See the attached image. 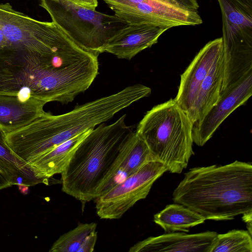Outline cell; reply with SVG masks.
Listing matches in <instances>:
<instances>
[{"mask_svg":"<svg viewBox=\"0 0 252 252\" xmlns=\"http://www.w3.org/2000/svg\"><path fill=\"white\" fill-rule=\"evenodd\" d=\"M46 103L35 98L0 95V128L4 133L24 126L44 113Z\"/></svg>","mask_w":252,"mask_h":252,"instance_id":"15","label":"cell"},{"mask_svg":"<svg viewBox=\"0 0 252 252\" xmlns=\"http://www.w3.org/2000/svg\"><path fill=\"white\" fill-rule=\"evenodd\" d=\"M169 4L181 8L197 10L199 8L198 0H162Z\"/></svg>","mask_w":252,"mask_h":252,"instance_id":"23","label":"cell"},{"mask_svg":"<svg viewBox=\"0 0 252 252\" xmlns=\"http://www.w3.org/2000/svg\"><path fill=\"white\" fill-rule=\"evenodd\" d=\"M223 76L222 51L200 85L194 105L193 123L202 118L219 100Z\"/></svg>","mask_w":252,"mask_h":252,"instance_id":"17","label":"cell"},{"mask_svg":"<svg viewBox=\"0 0 252 252\" xmlns=\"http://www.w3.org/2000/svg\"><path fill=\"white\" fill-rule=\"evenodd\" d=\"M82 6L95 10L97 6V0H69Z\"/></svg>","mask_w":252,"mask_h":252,"instance_id":"25","label":"cell"},{"mask_svg":"<svg viewBox=\"0 0 252 252\" xmlns=\"http://www.w3.org/2000/svg\"><path fill=\"white\" fill-rule=\"evenodd\" d=\"M206 220L199 214L180 204L167 205L154 216V222L165 232H189L193 226L203 223Z\"/></svg>","mask_w":252,"mask_h":252,"instance_id":"18","label":"cell"},{"mask_svg":"<svg viewBox=\"0 0 252 252\" xmlns=\"http://www.w3.org/2000/svg\"><path fill=\"white\" fill-rule=\"evenodd\" d=\"M112 9L133 6L145 0H103Z\"/></svg>","mask_w":252,"mask_h":252,"instance_id":"24","label":"cell"},{"mask_svg":"<svg viewBox=\"0 0 252 252\" xmlns=\"http://www.w3.org/2000/svg\"><path fill=\"white\" fill-rule=\"evenodd\" d=\"M126 115L114 123L92 129L77 147L62 174V190L85 203L98 190L135 133Z\"/></svg>","mask_w":252,"mask_h":252,"instance_id":"4","label":"cell"},{"mask_svg":"<svg viewBox=\"0 0 252 252\" xmlns=\"http://www.w3.org/2000/svg\"><path fill=\"white\" fill-rule=\"evenodd\" d=\"M13 185L31 186L29 182L18 169L0 158V190Z\"/></svg>","mask_w":252,"mask_h":252,"instance_id":"22","label":"cell"},{"mask_svg":"<svg viewBox=\"0 0 252 252\" xmlns=\"http://www.w3.org/2000/svg\"><path fill=\"white\" fill-rule=\"evenodd\" d=\"M39 5L72 41L97 56L108 40L128 24L109 15L77 4L69 0H39Z\"/></svg>","mask_w":252,"mask_h":252,"instance_id":"6","label":"cell"},{"mask_svg":"<svg viewBox=\"0 0 252 252\" xmlns=\"http://www.w3.org/2000/svg\"><path fill=\"white\" fill-rule=\"evenodd\" d=\"M217 235L216 232L210 231L191 234L168 232L139 241L130 247L128 251L210 252Z\"/></svg>","mask_w":252,"mask_h":252,"instance_id":"13","label":"cell"},{"mask_svg":"<svg viewBox=\"0 0 252 252\" xmlns=\"http://www.w3.org/2000/svg\"><path fill=\"white\" fill-rule=\"evenodd\" d=\"M193 123L174 99L148 111L135 133L147 144L155 160L172 173H181L194 152Z\"/></svg>","mask_w":252,"mask_h":252,"instance_id":"5","label":"cell"},{"mask_svg":"<svg viewBox=\"0 0 252 252\" xmlns=\"http://www.w3.org/2000/svg\"><path fill=\"white\" fill-rule=\"evenodd\" d=\"M210 252H252V235L248 231L237 229L218 234Z\"/></svg>","mask_w":252,"mask_h":252,"instance_id":"20","label":"cell"},{"mask_svg":"<svg viewBox=\"0 0 252 252\" xmlns=\"http://www.w3.org/2000/svg\"><path fill=\"white\" fill-rule=\"evenodd\" d=\"M166 29L148 24H128L119 30L101 49L119 59L130 60L142 50L157 43Z\"/></svg>","mask_w":252,"mask_h":252,"instance_id":"12","label":"cell"},{"mask_svg":"<svg viewBox=\"0 0 252 252\" xmlns=\"http://www.w3.org/2000/svg\"><path fill=\"white\" fill-rule=\"evenodd\" d=\"M222 21L223 82L252 70V0H217Z\"/></svg>","mask_w":252,"mask_h":252,"instance_id":"7","label":"cell"},{"mask_svg":"<svg viewBox=\"0 0 252 252\" xmlns=\"http://www.w3.org/2000/svg\"><path fill=\"white\" fill-rule=\"evenodd\" d=\"M155 160L145 142L135 133L99 188L97 197ZM96 197V198H97Z\"/></svg>","mask_w":252,"mask_h":252,"instance_id":"14","label":"cell"},{"mask_svg":"<svg viewBox=\"0 0 252 252\" xmlns=\"http://www.w3.org/2000/svg\"><path fill=\"white\" fill-rule=\"evenodd\" d=\"M97 224L80 223L61 235L53 244L50 252H92L97 239Z\"/></svg>","mask_w":252,"mask_h":252,"instance_id":"19","label":"cell"},{"mask_svg":"<svg viewBox=\"0 0 252 252\" xmlns=\"http://www.w3.org/2000/svg\"><path fill=\"white\" fill-rule=\"evenodd\" d=\"M252 212L246 213L243 215V220L247 224V227L248 229L249 232L252 234Z\"/></svg>","mask_w":252,"mask_h":252,"instance_id":"26","label":"cell"},{"mask_svg":"<svg viewBox=\"0 0 252 252\" xmlns=\"http://www.w3.org/2000/svg\"><path fill=\"white\" fill-rule=\"evenodd\" d=\"M222 51V37L209 41L200 50L181 75L174 99L193 124L194 105L200 85Z\"/></svg>","mask_w":252,"mask_h":252,"instance_id":"10","label":"cell"},{"mask_svg":"<svg viewBox=\"0 0 252 252\" xmlns=\"http://www.w3.org/2000/svg\"><path fill=\"white\" fill-rule=\"evenodd\" d=\"M167 171L158 160L144 164L138 171L95 199L98 216L118 219L138 201L145 198L154 182Z\"/></svg>","mask_w":252,"mask_h":252,"instance_id":"8","label":"cell"},{"mask_svg":"<svg viewBox=\"0 0 252 252\" xmlns=\"http://www.w3.org/2000/svg\"><path fill=\"white\" fill-rule=\"evenodd\" d=\"M97 57L62 31L50 50L43 54L0 47V95L66 104L94 82L98 71Z\"/></svg>","mask_w":252,"mask_h":252,"instance_id":"1","label":"cell"},{"mask_svg":"<svg viewBox=\"0 0 252 252\" xmlns=\"http://www.w3.org/2000/svg\"><path fill=\"white\" fill-rule=\"evenodd\" d=\"M115 15L127 24H148L167 30L181 26H192L195 13L162 0H145L133 6L112 9Z\"/></svg>","mask_w":252,"mask_h":252,"instance_id":"11","label":"cell"},{"mask_svg":"<svg viewBox=\"0 0 252 252\" xmlns=\"http://www.w3.org/2000/svg\"><path fill=\"white\" fill-rule=\"evenodd\" d=\"M93 129L81 133L38 157L28 165L34 176L48 181L57 174H61L71 159L77 147Z\"/></svg>","mask_w":252,"mask_h":252,"instance_id":"16","label":"cell"},{"mask_svg":"<svg viewBox=\"0 0 252 252\" xmlns=\"http://www.w3.org/2000/svg\"><path fill=\"white\" fill-rule=\"evenodd\" d=\"M0 158L10 162L18 169L29 182L31 186L39 183H44L43 180L37 178L30 167L24 161L19 158L11 150L4 139V133L0 128Z\"/></svg>","mask_w":252,"mask_h":252,"instance_id":"21","label":"cell"},{"mask_svg":"<svg viewBox=\"0 0 252 252\" xmlns=\"http://www.w3.org/2000/svg\"><path fill=\"white\" fill-rule=\"evenodd\" d=\"M252 94V70L227 88L218 102L200 119L193 124V143L203 146L223 121L236 108L244 105Z\"/></svg>","mask_w":252,"mask_h":252,"instance_id":"9","label":"cell"},{"mask_svg":"<svg viewBox=\"0 0 252 252\" xmlns=\"http://www.w3.org/2000/svg\"><path fill=\"white\" fill-rule=\"evenodd\" d=\"M151 93V88L137 84L76 106L63 114L54 115L45 111L29 124L5 133V141L13 153L29 164L59 145L108 121Z\"/></svg>","mask_w":252,"mask_h":252,"instance_id":"2","label":"cell"},{"mask_svg":"<svg viewBox=\"0 0 252 252\" xmlns=\"http://www.w3.org/2000/svg\"><path fill=\"white\" fill-rule=\"evenodd\" d=\"M173 200L206 220H231L252 212V165L236 160L191 168L174 190Z\"/></svg>","mask_w":252,"mask_h":252,"instance_id":"3","label":"cell"}]
</instances>
